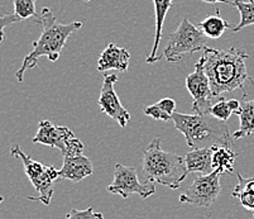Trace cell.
Returning a JSON list of instances; mask_svg holds the SVG:
<instances>
[{
  "instance_id": "9",
  "label": "cell",
  "mask_w": 254,
  "mask_h": 219,
  "mask_svg": "<svg viewBox=\"0 0 254 219\" xmlns=\"http://www.w3.org/2000/svg\"><path fill=\"white\" fill-rule=\"evenodd\" d=\"M221 191L220 174L212 171L207 175H198L184 194L180 195V203L192 204L197 208L209 209L218 199Z\"/></svg>"
},
{
  "instance_id": "26",
  "label": "cell",
  "mask_w": 254,
  "mask_h": 219,
  "mask_svg": "<svg viewBox=\"0 0 254 219\" xmlns=\"http://www.w3.org/2000/svg\"><path fill=\"white\" fill-rule=\"evenodd\" d=\"M207 4H216V3H224V4H229V5H233V1H229V0H202Z\"/></svg>"
},
{
  "instance_id": "23",
  "label": "cell",
  "mask_w": 254,
  "mask_h": 219,
  "mask_svg": "<svg viewBox=\"0 0 254 219\" xmlns=\"http://www.w3.org/2000/svg\"><path fill=\"white\" fill-rule=\"evenodd\" d=\"M233 113L234 112H233V109L230 108L228 100H224V99H220V100L216 101L215 104L211 107V109H210V114H211L212 117H215L216 119L223 122L228 121Z\"/></svg>"
},
{
  "instance_id": "28",
  "label": "cell",
  "mask_w": 254,
  "mask_h": 219,
  "mask_svg": "<svg viewBox=\"0 0 254 219\" xmlns=\"http://www.w3.org/2000/svg\"><path fill=\"white\" fill-rule=\"evenodd\" d=\"M82 1H91V0H82Z\"/></svg>"
},
{
  "instance_id": "10",
  "label": "cell",
  "mask_w": 254,
  "mask_h": 219,
  "mask_svg": "<svg viewBox=\"0 0 254 219\" xmlns=\"http://www.w3.org/2000/svg\"><path fill=\"white\" fill-rule=\"evenodd\" d=\"M186 87L192 96V112L196 114H210L215 99L212 96L209 77L205 73L202 59L195 65V71L186 77Z\"/></svg>"
},
{
  "instance_id": "16",
  "label": "cell",
  "mask_w": 254,
  "mask_h": 219,
  "mask_svg": "<svg viewBox=\"0 0 254 219\" xmlns=\"http://www.w3.org/2000/svg\"><path fill=\"white\" fill-rule=\"evenodd\" d=\"M235 114L239 117V130L234 132V138L240 140L254 135V99L240 101V108Z\"/></svg>"
},
{
  "instance_id": "2",
  "label": "cell",
  "mask_w": 254,
  "mask_h": 219,
  "mask_svg": "<svg viewBox=\"0 0 254 219\" xmlns=\"http://www.w3.org/2000/svg\"><path fill=\"white\" fill-rule=\"evenodd\" d=\"M37 24L41 25V36L32 43L31 54L23 60L22 66L15 73L18 81L22 82L25 71L34 69L38 65L39 57H47L51 62H56L60 59L61 51L67 42L68 37L82 27L81 22H72L68 24H62L57 20V17L50 8H43L41 14L37 17Z\"/></svg>"
},
{
  "instance_id": "20",
  "label": "cell",
  "mask_w": 254,
  "mask_h": 219,
  "mask_svg": "<svg viewBox=\"0 0 254 219\" xmlns=\"http://www.w3.org/2000/svg\"><path fill=\"white\" fill-rule=\"evenodd\" d=\"M176 109V101L171 98H163L153 105L144 108L143 113L156 121L167 122L172 119V114Z\"/></svg>"
},
{
  "instance_id": "29",
  "label": "cell",
  "mask_w": 254,
  "mask_h": 219,
  "mask_svg": "<svg viewBox=\"0 0 254 219\" xmlns=\"http://www.w3.org/2000/svg\"><path fill=\"white\" fill-rule=\"evenodd\" d=\"M249 1H252V0H249Z\"/></svg>"
},
{
  "instance_id": "30",
  "label": "cell",
  "mask_w": 254,
  "mask_h": 219,
  "mask_svg": "<svg viewBox=\"0 0 254 219\" xmlns=\"http://www.w3.org/2000/svg\"><path fill=\"white\" fill-rule=\"evenodd\" d=\"M253 136H254V135H253Z\"/></svg>"
},
{
  "instance_id": "13",
  "label": "cell",
  "mask_w": 254,
  "mask_h": 219,
  "mask_svg": "<svg viewBox=\"0 0 254 219\" xmlns=\"http://www.w3.org/2000/svg\"><path fill=\"white\" fill-rule=\"evenodd\" d=\"M129 60H130V55L128 50L110 43L99 57L98 70L100 73H106L109 70L126 73L129 68Z\"/></svg>"
},
{
  "instance_id": "18",
  "label": "cell",
  "mask_w": 254,
  "mask_h": 219,
  "mask_svg": "<svg viewBox=\"0 0 254 219\" xmlns=\"http://www.w3.org/2000/svg\"><path fill=\"white\" fill-rule=\"evenodd\" d=\"M238 153L229 147H214L212 152V169L214 171L223 174H232L234 171V162Z\"/></svg>"
},
{
  "instance_id": "1",
  "label": "cell",
  "mask_w": 254,
  "mask_h": 219,
  "mask_svg": "<svg viewBox=\"0 0 254 219\" xmlns=\"http://www.w3.org/2000/svg\"><path fill=\"white\" fill-rule=\"evenodd\" d=\"M201 59L215 103L220 100L223 94L239 89L246 90V84L248 81L254 85L246 65L249 55L244 50L235 47L228 50L205 47Z\"/></svg>"
},
{
  "instance_id": "4",
  "label": "cell",
  "mask_w": 254,
  "mask_h": 219,
  "mask_svg": "<svg viewBox=\"0 0 254 219\" xmlns=\"http://www.w3.org/2000/svg\"><path fill=\"white\" fill-rule=\"evenodd\" d=\"M143 172L148 181L161 184L176 190L190 174L185 157L167 152L161 146V140L154 138L143 152Z\"/></svg>"
},
{
  "instance_id": "14",
  "label": "cell",
  "mask_w": 254,
  "mask_h": 219,
  "mask_svg": "<svg viewBox=\"0 0 254 219\" xmlns=\"http://www.w3.org/2000/svg\"><path fill=\"white\" fill-rule=\"evenodd\" d=\"M212 152L211 148H200L191 149L185 154V161L189 172H196V174L207 175L214 171L212 169Z\"/></svg>"
},
{
  "instance_id": "24",
  "label": "cell",
  "mask_w": 254,
  "mask_h": 219,
  "mask_svg": "<svg viewBox=\"0 0 254 219\" xmlns=\"http://www.w3.org/2000/svg\"><path fill=\"white\" fill-rule=\"evenodd\" d=\"M64 219H105L103 213L99 212H94L92 207H89L84 211H78V209H72L67 216L64 217Z\"/></svg>"
},
{
  "instance_id": "15",
  "label": "cell",
  "mask_w": 254,
  "mask_h": 219,
  "mask_svg": "<svg viewBox=\"0 0 254 219\" xmlns=\"http://www.w3.org/2000/svg\"><path fill=\"white\" fill-rule=\"evenodd\" d=\"M154 10H156V33H154V43L151 54L147 57V64H153L159 61L162 57L158 56V48L162 40V29L166 15L173 4V0H153Z\"/></svg>"
},
{
  "instance_id": "8",
  "label": "cell",
  "mask_w": 254,
  "mask_h": 219,
  "mask_svg": "<svg viewBox=\"0 0 254 219\" xmlns=\"http://www.w3.org/2000/svg\"><path fill=\"white\" fill-rule=\"evenodd\" d=\"M108 191L112 194L120 195L123 199H128L133 194H138L142 199H147L156 193V186L152 181H147L144 184L139 183L134 166L117 163L114 180L108 186Z\"/></svg>"
},
{
  "instance_id": "3",
  "label": "cell",
  "mask_w": 254,
  "mask_h": 219,
  "mask_svg": "<svg viewBox=\"0 0 254 219\" xmlns=\"http://www.w3.org/2000/svg\"><path fill=\"white\" fill-rule=\"evenodd\" d=\"M175 128L184 135L187 146L192 149L229 147L234 148V142L225 122L219 121L211 114H172Z\"/></svg>"
},
{
  "instance_id": "5",
  "label": "cell",
  "mask_w": 254,
  "mask_h": 219,
  "mask_svg": "<svg viewBox=\"0 0 254 219\" xmlns=\"http://www.w3.org/2000/svg\"><path fill=\"white\" fill-rule=\"evenodd\" d=\"M10 153L22 161L25 175L38 193V197H28V199L50 205L56 190V181L60 179L59 170L55 166L43 165L38 161H34L31 156L22 151L19 145H13Z\"/></svg>"
},
{
  "instance_id": "7",
  "label": "cell",
  "mask_w": 254,
  "mask_h": 219,
  "mask_svg": "<svg viewBox=\"0 0 254 219\" xmlns=\"http://www.w3.org/2000/svg\"><path fill=\"white\" fill-rule=\"evenodd\" d=\"M32 142L59 148L64 157L82 154L84 151V144L76 138L75 133L70 128L57 126L48 119L39 122L38 131L32 138Z\"/></svg>"
},
{
  "instance_id": "22",
  "label": "cell",
  "mask_w": 254,
  "mask_h": 219,
  "mask_svg": "<svg viewBox=\"0 0 254 219\" xmlns=\"http://www.w3.org/2000/svg\"><path fill=\"white\" fill-rule=\"evenodd\" d=\"M36 1L37 0H13L14 14L22 20L28 19L31 17H37Z\"/></svg>"
},
{
  "instance_id": "11",
  "label": "cell",
  "mask_w": 254,
  "mask_h": 219,
  "mask_svg": "<svg viewBox=\"0 0 254 219\" xmlns=\"http://www.w3.org/2000/svg\"><path fill=\"white\" fill-rule=\"evenodd\" d=\"M118 82V76L115 73H105L104 84L99 96V107L103 113L109 115L110 118L117 121L122 128H126L130 121V113L120 103L118 94L115 93V84Z\"/></svg>"
},
{
  "instance_id": "21",
  "label": "cell",
  "mask_w": 254,
  "mask_h": 219,
  "mask_svg": "<svg viewBox=\"0 0 254 219\" xmlns=\"http://www.w3.org/2000/svg\"><path fill=\"white\" fill-rule=\"evenodd\" d=\"M233 6L237 8L240 13V22L234 25L232 32H239L240 29L254 24V0H234Z\"/></svg>"
},
{
  "instance_id": "12",
  "label": "cell",
  "mask_w": 254,
  "mask_h": 219,
  "mask_svg": "<svg viewBox=\"0 0 254 219\" xmlns=\"http://www.w3.org/2000/svg\"><path fill=\"white\" fill-rule=\"evenodd\" d=\"M94 172V165L91 160L84 154L64 157V165L59 170L60 179L70 180L73 183H78L85 177L90 176Z\"/></svg>"
},
{
  "instance_id": "6",
  "label": "cell",
  "mask_w": 254,
  "mask_h": 219,
  "mask_svg": "<svg viewBox=\"0 0 254 219\" xmlns=\"http://www.w3.org/2000/svg\"><path fill=\"white\" fill-rule=\"evenodd\" d=\"M167 40L163 56L168 62H180L186 55L191 56L195 52L204 50L209 37L200 31L197 25H193L189 18L185 17L179 28L168 34Z\"/></svg>"
},
{
  "instance_id": "27",
  "label": "cell",
  "mask_w": 254,
  "mask_h": 219,
  "mask_svg": "<svg viewBox=\"0 0 254 219\" xmlns=\"http://www.w3.org/2000/svg\"><path fill=\"white\" fill-rule=\"evenodd\" d=\"M3 200H4V198H3V197H0V204L3 203Z\"/></svg>"
},
{
  "instance_id": "25",
  "label": "cell",
  "mask_w": 254,
  "mask_h": 219,
  "mask_svg": "<svg viewBox=\"0 0 254 219\" xmlns=\"http://www.w3.org/2000/svg\"><path fill=\"white\" fill-rule=\"evenodd\" d=\"M20 18H18L15 14H8V15H0V43L3 42L4 38H5V33H4V29L6 27L11 24H15V23L20 22Z\"/></svg>"
},
{
  "instance_id": "17",
  "label": "cell",
  "mask_w": 254,
  "mask_h": 219,
  "mask_svg": "<svg viewBox=\"0 0 254 219\" xmlns=\"http://www.w3.org/2000/svg\"><path fill=\"white\" fill-rule=\"evenodd\" d=\"M238 184L232 191V197L239 200L244 209L254 213V177H243L238 172Z\"/></svg>"
},
{
  "instance_id": "19",
  "label": "cell",
  "mask_w": 254,
  "mask_h": 219,
  "mask_svg": "<svg viewBox=\"0 0 254 219\" xmlns=\"http://www.w3.org/2000/svg\"><path fill=\"white\" fill-rule=\"evenodd\" d=\"M197 27L200 28V31L204 32L209 38L218 40V38H220L228 29L232 31L234 25L230 24L229 22H226V20L220 15L219 9H216L215 15H209L207 18H205L202 22L198 23Z\"/></svg>"
}]
</instances>
